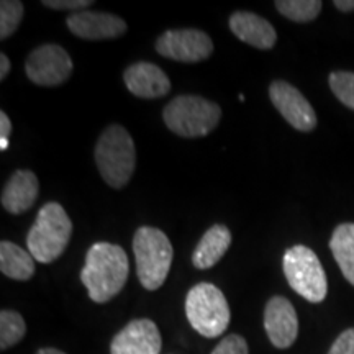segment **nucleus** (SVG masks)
I'll return each instance as SVG.
<instances>
[{"label": "nucleus", "instance_id": "f257e3e1", "mask_svg": "<svg viewBox=\"0 0 354 354\" xmlns=\"http://www.w3.org/2000/svg\"><path fill=\"white\" fill-rule=\"evenodd\" d=\"M130 263L122 246L94 243L88 248L81 281L95 304H105L120 294L128 281Z\"/></svg>", "mask_w": 354, "mask_h": 354}, {"label": "nucleus", "instance_id": "f03ea898", "mask_svg": "<svg viewBox=\"0 0 354 354\" xmlns=\"http://www.w3.org/2000/svg\"><path fill=\"white\" fill-rule=\"evenodd\" d=\"M95 162L102 179L112 189L130 183L136 167V149L131 135L122 125H110L95 145Z\"/></svg>", "mask_w": 354, "mask_h": 354}, {"label": "nucleus", "instance_id": "7ed1b4c3", "mask_svg": "<svg viewBox=\"0 0 354 354\" xmlns=\"http://www.w3.org/2000/svg\"><path fill=\"white\" fill-rule=\"evenodd\" d=\"M73 234V221L63 205L48 202L39 209L33 227L26 236V246L35 261L50 264L56 261L69 245Z\"/></svg>", "mask_w": 354, "mask_h": 354}, {"label": "nucleus", "instance_id": "20e7f679", "mask_svg": "<svg viewBox=\"0 0 354 354\" xmlns=\"http://www.w3.org/2000/svg\"><path fill=\"white\" fill-rule=\"evenodd\" d=\"M136 274L146 290H158L169 274L174 250L162 230L141 227L133 236Z\"/></svg>", "mask_w": 354, "mask_h": 354}, {"label": "nucleus", "instance_id": "39448f33", "mask_svg": "<svg viewBox=\"0 0 354 354\" xmlns=\"http://www.w3.org/2000/svg\"><path fill=\"white\" fill-rule=\"evenodd\" d=\"M221 109L198 95H177L162 110V120L183 138H202L218 127Z\"/></svg>", "mask_w": 354, "mask_h": 354}, {"label": "nucleus", "instance_id": "423d86ee", "mask_svg": "<svg viewBox=\"0 0 354 354\" xmlns=\"http://www.w3.org/2000/svg\"><path fill=\"white\" fill-rule=\"evenodd\" d=\"M185 315L194 330L205 338L223 335L230 325V305L218 287L201 282L185 297Z\"/></svg>", "mask_w": 354, "mask_h": 354}, {"label": "nucleus", "instance_id": "0eeeda50", "mask_svg": "<svg viewBox=\"0 0 354 354\" xmlns=\"http://www.w3.org/2000/svg\"><path fill=\"white\" fill-rule=\"evenodd\" d=\"M282 268L289 286L300 297L312 304H320L328 294L325 269L308 246L295 245L286 251Z\"/></svg>", "mask_w": 354, "mask_h": 354}, {"label": "nucleus", "instance_id": "6e6552de", "mask_svg": "<svg viewBox=\"0 0 354 354\" xmlns=\"http://www.w3.org/2000/svg\"><path fill=\"white\" fill-rule=\"evenodd\" d=\"M73 59L59 44H41L30 53L25 73L37 86L55 87L68 81L73 74Z\"/></svg>", "mask_w": 354, "mask_h": 354}, {"label": "nucleus", "instance_id": "1a4fd4ad", "mask_svg": "<svg viewBox=\"0 0 354 354\" xmlns=\"http://www.w3.org/2000/svg\"><path fill=\"white\" fill-rule=\"evenodd\" d=\"M156 51L179 63H201L214 53V41L205 32L196 28L167 30L156 39Z\"/></svg>", "mask_w": 354, "mask_h": 354}, {"label": "nucleus", "instance_id": "9d476101", "mask_svg": "<svg viewBox=\"0 0 354 354\" xmlns=\"http://www.w3.org/2000/svg\"><path fill=\"white\" fill-rule=\"evenodd\" d=\"M269 97L279 113L290 123L295 130L308 133L317 127V115L310 102L305 99L297 87L286 81H274L269 86Z\"/></svg>", "mask_w": 354, "mask_h": 354}, {"label": "nucleus", "instance_id": "9b49d317", "mask_svg": "<svg viewBox=\"0 0 354 354\" xmlns=\"http://www.w3.org/2000/svg\"><path fill=\"white\" fill-rule=\"evenodd\" d=\"M264 330L269 342L279 349H287L299 335V318L290 300L281 295L269 299L264 308Z\"/></svg>", "mask_w": 354, "mask_h": 354}, {"label": "nucleus", "instance_id": "f8f14e48", "mask_svg": "<svg viewBox=\"0 0 354 354\" xmlns=\"http://www.w3.org/2000/svg\"><path fill=\"white\" fill-rule=\"evenodd\" d=\"M66 24L74 37L88 39V41L120 38L127 32L125 20L107 12L82 10L71 13Z\"/></svg>", "mask_w": 354, "mask_h": 354}, {"label": "nucleus", "instance_id": "ddd939ff", "mask_svg": "<svg viewBox=\"0 0 354 354\" xmlns=\"http://www.w3.org/2000/svg\"><path fill=\"white\" fill-rule=\"evenodd\" d=\"M162 346L156 323L140 318L128 323L110 343V354H159Z\"/></svg>", "mask_w": 354, "mask_h": 354}, {"label": "nucleus", "instance_id": "4468645a", "mask_svg": "<svg viewBox=\"0 0 354 354\" xmlns=\"http://www.w3.org/2000/svg\"><path fill=\"white\" fill-rule=\"evenodd\" d=\"M128 91L140 99H159L169 94L171 81L159 66L153 63H135L123 73Z\"/></svg>", "mask_w": 354, "mask_h": 354}, {"label": "nucleus", "instance_id": "2eb2a0df", "mask_svg": "<svg viewBox=\"0 0 354 354\" xmlns=\"http://www.w3.org/2000/svg\"><path fill=\"white\" fill-rule=\"evenodd\" d=\"M230 30L243 43L258 50H271L277 41L276 28L253 12H234L230 17Z\"/></svg>", "mask_w": 354, "mask_h": 354}, {"label": "nucleus", "instance_id": "dca6fc26", "mask_svg": "<svg viewBox=\"0 0 354 354\" xmlns=\"http://www.w3.org/2000/svg\"><path fill=\"white\" fill-rule=\"evenodd\" d=\"M39 192L38 177L28 169H19L10 176L2 190V207L8 214H25L37 202Z\"/></svg>", "mask_w": 354, "mask_h": 354}, {"label": "nucleus", "instance_id": "f3484780", "mask_svg": "<svg viewBox=\"0 0 354 354\" xmlns=\"http://www.w3.org/2000/svg\"><path fill=\"white\" fill-rule=\"evenodd\" d=\"M232 245V233L225 225H214L201 238L192 254L197 269H210L223 258Z\"/></svg>", "mask_w": 354, "mask_h": 354}, {"label": "nucleus", "instance_id": "a211bd4d", "mask_svg": "<svg viewBox=\"0 0 354 354\" xmlns=\"http://www.w3.org/2000/svg\"><path fill=\"white\" fill-rule=\"evenodd\" d=\"M0 271L13 281H28L35 276V258L30 251L12 241L0 243Z\"/></svg>", "mask_w": 354, "mask_h": 354}, {"label": "nucleus", "instance_id": "6ab92c4d", "mask_svg": "<svg viewBox=\"0 0 354 354\" xmlns=\"http://www.w3.org/2000/svg\"><path fill=\"white\" fill-rule=\"evenodd\" d=\"M330 250L344 279L354 286V223H342L335 228L330 240Z\"/></svg>", "mask_w": 354, "mask_h": 354}, {"label": "nucleus", "instance_id": "aec40b11", "mask_svg": "<svg viewBox=\"0 0 354 354\" xmlns=\"http://www.w3.org/2000/svg\"><path fill=\"white\" fill-rule=\"evenodd\" d=\"M274 6L286 19L297 24H308L320 15L323 3L320 0H277Z\"/></svg>", "mask_w": 354, "mask_h": 354}, {"label": "nucleus", "instance_id": "412c9836", "mask_svg": "<svg viewBox=\"0 0 354 354\" xmlns=\"http://www.w3.org/2000/svg\"><path fill=\"white\" fill-rule=\"evenodd\" d=\"M26 333V325L24 317L13 310H2L0 312V349L15 346L24 339Z\"/></svg>", "mask_w": 354, "mask_h": 354}, {"label": "nucleus", "instance_id": "4be33fe9", "mask_svg": "<svg viewBox=\"0 0 354 354\" xmlns=\"http://www.w3.org/2000/svg\"><path fill=\"white\" fill-rule=\"evenodd\" d=\"M24 19V3L19 0H3L0 3V39L10 38Z\"/></svg>", "mask_w": 354, "mask_h": 354}, {"label": "nucleus", "instance_id": "5701e85b", "mask_svg": "<svg viewBox=\"0 0 354 354\" xmlns=\"http://www.w3.org/2000/svg\"><path fill=\"white\" fill-rule=\"evenodd\" d=\"M330 88L336 99L346 105L348 109L354 110V73L348 71H335L328 77Z\"/></svg>", "mask_w": 354, "mask_h": 354}, {"label": "nucleus", "instance_id": "b1692460", "mask_svg": "<svg viewBox=\"0 0 354 354\" xmlns=\"http://www.w3.org/2000/svg\"><path fill=\"white\" fill-rule=\"evenodd\" d=\"M212 354H250L246 339L240 335H228L216 344Z\"/></svg>", "mask_w": 354, "mask_h": 354}, {"label": "nucleus", "instance_id": "393cba45", "mask_svg": "<svg viewBox=\"0 0 354 354\" xmlns=\"http://www.w3.org/2000/svg\"><path fill=\"white\" fill-rule=\"evenodd\" d=\"M44 7L53 8V10H71L73 13L87 10V7L94 6L91 0H44Z\"/></svg>", "mask_w": 354, "mask_h": 354}, {"label": "nucleus", "instance_id": "a878e982", "mask_svg": "<svg viewBox=\"0 0 354 354\" xmlns=\"http://www.w3.org/2000/svg\"><path fill=\"white\" fill-rule=\"evenodd\" d=\"M328 354H354V328L344 330L331 344Z\"/></svg>", "mask_w": 354, "mask_h": 354}, {"label": "nucleus", "instance_id": "bb28decb", "mask_svg": "<svg viewBox=\"0 0 354 354\" xmlns=\"http://www.w3.org/2000/svg\"><path fill=\"white\" fill-rule=\"evenodd\" d=\"M12 133V122L6 112H0V149L6 151L8 148V136Z\"/></svg>", "mask_w": 354, "mask_h": 354}, {"label": "nucleus", "instance_id": "cd10ccee", "mask_svg": "<svg viewBox=\"0 0 354 354\" xmlns=\"http://www.w3.org/2000/svg\"><path fill=\"white\" fill-rule=\"evenodd\" d=\"M8 73H10V59L2 53L0 55V81H6Z\"/></svg>", "mask_w": 354, "mask_h": 354}, {"label": "nucleus", "instance_id": "c85d7f7f", "mask_svg": "<svg viewBox=\"0 0 354 354\" xmlns=\"http://www.w3.org/2000/svg\"><path fill=\"white\" fill-rule=\"evenodd\" d=\"M333 6L339 12H354V0H335Z\"/></svg>", "mask_w": 354, "mask_h": 354}, {"label": "nucleus", "instance_id": "c756f323", "mask_svg": "<svg viewBox=\"0 0 354 354\" xmlns=\"http://www.w3.org/2000/svg\"><path fill=\"white\" fill-rule=\"evenodd\" d=\"M37 354H66V353L59 351V349H56V348H43V349H39Z\"/></svg>", "mask_w": 354, "mask_h": 354}]
</instances>
